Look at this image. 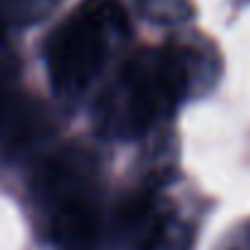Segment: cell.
<instances>
[{"label":"cell","mask_w":250,"mask_h":250,"mask_svg":"<svg viewBox=\"0 0 250 250\" xmlns=\"http://www.w3.org/2000/svg\"><path fill=\"white\" fill-rule=\"evenodd\" d=\"M3 37H5V22L0 20V44H3Z\"/></svg>","instance_id":"obj_7"},{"label":"cell","mask_w":250,"mask_h":250,"mask_svg":"<svg viewBox=\"0 0 250 250\" xmlns=\"http://www.w3.org/2000/svg\"><path fill=\"white\" fill-rule=\"evenodd\" d=\"M130 32L120 0H83L47 40V71L59 96L83 91L115 40Z\"/></svg>","instance_id":"obj_2"},{"label":"cell","mask_w":250,"mask_h":250,"mask_svg":"<svg viewBox=\"0 0 250 250\" xmlns=\"http://www.w3.org/2000/svg\"><path fill=\"white\" fill-rule=\"evenodd\" d=\"M93 162L86 152H62L37 177V194L49 208L52 238L62 250H91L101 213Z\"/></svg>","instance_id":"obj_3"},{"label":"cell","mask_w":250,"mask_h":250,"mask_svg":"<svg viewBox=\"0 0 250 250\" xmlns=\"http://www.w3.org/2000/svg\"><path fill=\"white\" fill-rule=\"evenodd\" d=\"M138 13L157 25H182L194 18L191 0H133Z\"/></svg>","instance_id":"obj_5"},{"label":"cell","mask_w":250,"mask_h":250,"mask_svg":"<svg viewBox=\"0 0 250 250\" xmlns=\"http://www.w3.org/2000/svg\"><path fill=\"white\" fill-rule=\"evenodd\" d=\"M62 0H0V20L5 25H35L54 13Z\"/></svg>","instance_id":"obj_4"},{"label":"cell","mask_w":250,"mask_h":250,"mask_svg":"<svg viewBox=\"0 0 250 250\" xmlns=\"http://www.w3.org/2000/svg\"><path fill=\"white\" fill-rule=\"evenodd\" d=\"M0 125H3V93H0Z\"/></svg>","instance_id":"obj_8"},{"label":"cell","mask_w":250,"mask_h":250,"mask_svg":"<svg viewBox=\"0 0 250 250\" xmlns=\"http://www.w3.org/2000/svg\"><path fill=\"white\" fill-rule=\"evenodd\" d=\"M196 54L184 44L140 49L123 64L118 81L101 96L98 130L108 138H138L189 93Z\"/></svg>","instance_id":"obj_1"},{"label":"cell","mask_w":250,"mask_h":250,"mask_svg":"<svg viewBox=\"0 0 250 250\" xmlns=\"http://www.w3.org/2000/svg\"><path fill=\"white\" fill-rule=\"evenodd\" d=\"M189 248V233L179 223L169 221L152 243H147L143 250H187Z\"/></svg>","instance_id":"obj_6"}]
</instances>
